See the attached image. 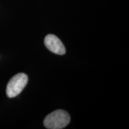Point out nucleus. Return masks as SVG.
<instances>
[{"instance_id": "obj_1", "label": "nucleus", "mask_w": 129, "mask_h": 129, "mask_svg": "<svg viewBox=\"0 0 129 129\" xmlns=\"http://www.w3.org/2000/svg\"><path fill=\"white\" fill-rule=\"evenodd\" d=\"M70 122V116L67 111L59 109L50 113L45 118L44 125L47 128L61 129Z\"/></svg>"}, {"instance_id": "obj_2", "label": "nucleus", "mask_w": 129, "mask_h": 129, "mask_svg": "<svg viewBox=\"0 0 129 129\" xmlns=\"http://www.w3.org/2000/svg\"><path fill=\"white\" fill-rule=\"evenodd\" d=\"M28 81V77L24 73H19L13 77L7 85L6 93L10 98H14L22 92Z\"/></svg>"}, {"instance_id": "obj_3", "label": "nucleus", "mask_w": 129, "mask_h": 129, "mask_svg": "<svg viewBox=\"0 0 129 129\" xmlns=\"http://www.w3.org/2000/svg\"><path fill=\"white\" fill-rule=\"evenodd\" d=\"M44 44L50 51L59 55H63L66 53L63 44L56 35L48 34L45 37Z\"/></svg>"}]
</instances>
